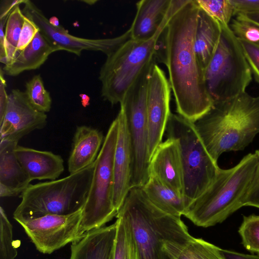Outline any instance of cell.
<instances>
[{"label": "cell", "mask_w": 259, "mask_h": 259, "mask_svg": "<svg viewBox=\"0 0 259 259\" xmlns=\"http://www.w3.org/2000/svg\"><path fill=\"white\" fill-rule=\"evenodd\" d=\"M199 8L195 0H184L166 26V66L177 114L194 123L212 107L204 69L194 50Z\"/></svg>", "instance_id": "cell-1"}, {"label": "cell", "mask_w": 259, "mask_h": 259, "mask_svg": "<svg viewBox=\"0 0 259 259\" xmlns=\"http://www.w3.org/2000/svg\"><path fill=\"white\" fill-rule=\"evenodd\" d=\"M194 123L207 151L217 162L224 152L243 150L259 133V96L244 92L214 103Z\"/></svg>", "instance_id": "cell-2"}, {"label": "cell", "mask_w": 259, "mask_h": 259, "mask_svg": "<svg viewBox=\"0 0 259 259\" xmlns=\"http://www.w3.org/2000/svg\"><path fill=\"white\" fill-rule=\"evenodd\" d=\"M257 163L255 153H249L233 167L220 168L211 184L189 204L183 215L195 225L203 228L224 222L243 206Z\"/></svg>", "instance_id": "cell-3"}, {"label": "cell", "mask_w": 259, "mask_h": 259, "mask_svg": "<svg viewBox=\"0 0 259 259\" xmlns=\"http://www.w3.org/2000/svg\"><path fill=\"white\" fill-rule=\"evenodd\" d=\"M118 212L131 225L141 259H171L164 248L165 241L192 237L181 217L156 207L142 187L131 188Z\"/></svg>", "instance_id": "cell-4"}, {"label": "cell", "mask_w": 259, "mask_h": 259, "mask_svg": "<svg viewBox=\"0 0 259 259\" xmlns=\"http://www.w3.org/2000/svg\"><path fill=\"white\" fill-rule=\"evenodd\" d=\"M94 167V163L61 179L30 184L21 194V201L13 212L14 220L66 215L83 208Z\"/></svg>", "instance_id": "cell-5"}, {"label": "cell", "mask_w": 259, "mask_h": 259, "mask_svg": "<svg viewBox=\"0 0 259 259\" xmlns=\"http://www.w3.org/2000/svg\"><path fill=\"white\" fill-rule=\"evenodd\" d=\"M177 8L171 1L167 15L151 38L145 40L131 38L107 56L99 76L101 83V96L104 100L112 105L120 104L145 68L155 61L156 40Z\"/></svg>", "instance_id": "cell-6"}, {"label": "cell", "mask_w": 259, "mask_h": 259, "mask_svg": "<svg viewBox=\"0 0 259 259\" xmlns=\"http://www.w3.org/2000/svg\"><path fill=\"white\" fill-rule=\"evenodd\" d=\"M217 49L204 70L205 83L213 104L246 92L252 80L241 44L229 25H221Z\"/></svg>", "instance_id": "cell-7"}, {"label": "cell", "mask_w": 259, "mask_h": 259, "mask_svg": "<svg viewBox=\"0 0 259 259\" xmlns=\"http://www.w3.org/2000/svg\"><path fill=\"white\" fill-rule=\"evenodd\" d=\"M165 132L166 137L176 139L179 144L184 196L188 206L211 184L220 167L207 151L193 122L171 113Z\"/></svg>", "instance_id": "cell-8"}, {"label": "cell", "mask_w": 259, "mask_h": 259, "mask_svg": "<svg viewBox=\"0 0 259 259\" xmlns=\"http://www.w3.org/2000/svg\"><path fill=\"white\" fill-rule=\"evenodd\" d=\"M119 130L117 117L111 123L97 159L87 199L83 207V234L100 228L116 217L113 204L114 155Z\"/></svg>", "instance_id": "cell-9"}, {"label": "cell", "mask_w": 259, "mask_h": 259, "mask_svg": "<svg viewBox=\"0 0 259 259\" xmlns=\"http://www.w3.org/2000/svg\"><path fill=\"white\" fill-rule=\"evenodd\" d=\"M155 64L154 61L145 68L120 104L124 112L131 143V188L143 187L149 177L147 96L149 77Z\"/></svg>", "instance_id": "cell-10"}, {"label": "cell", "mask_w": 259, "mask_h": 259, "mask_svg": "<svg viewBox=\"0 0 259 259\" xmlns=\"http://www.w3.org/2000/svg\"><path fill=\"white\" fill-rule=\"evenodd\" d=\"M82 211L81 208L66 215L48 214L16 221L39 252L51 254L85 235L81 230Z\"/></svg>", "instance_id": "cell-11"}, {"label": "cell", "mask_w": 259, "mask_h": 259, "mask_svg": "<svg viewBox=\"0 0 259 259\" xmlns=\"http://www.w3.org/2000/svg\"><path fill=\"white\" fill-rule=\"evenodd\" d=\"M23 5L22 11L24 15L32 20L47 39L60 51H66L78 56L84 50L100 51L107 56L132 38L130 29L119 36L111 38L91 39L74 36L61 25H53L32 2L26 0Z\"/></svg>", "instance_id": "cell-12"}, {"label": "cell", "mask_w": 259, "mask_h": 259, "mask_svg": "<svg viewBox=\"0 0 259 259\" xmlns=\"http://www.w3.org/2000/svg\"><path fill=\"white\" fill-rule=\"evenodd\" d=\"M171 91L169 80L164 72L155 64L149 77L147 96L150 161L156 148L162 142L171 113Z\"/></svg>", "instance_id": "cell-13"}, {"label": "cell", "mask_w": 259, "mask_h": 259, "mask_svg": "<svg viewBox=\"0 0 259 259\" xmlns=\"http://www.w3.org/2000/svg\"><path fill=\"white\" fill-rule=\"evenodd\" d=\"M47 122V114L31 105L25 92L13 89L8 95L4 117L0 120V142L18 143L32 131L44 128Z\"/></svg>", "instance_id": "cell-14"}, {"label": "cell", "mask_w": 259, "mask_h": 259, "mask_svg": "<svg viewBox=\"0 0 259 259\" xmlns=\"http://www.w3.org/2000/svg\"><path fill=\"white\" fill-rule=\"evenodd\" d=\"M149 176L185 198L183 165L176 139L167 137L157 146L150 161Z\"/></svg>", "instance_id": "cell-15"}, {"label": "cell", "mask_w": 259, "mask_h": 259, "mask_svg": "<svg viewBox=\"0 0 259 259\" xmlns=\"http://www.w3.org/2000/svg\"><path fill=\"white\" fill-rule=\"evenodd\" d=\"M119 130L113 160V204L118 212L131 189L132 152L124 110L120 107L117 115Z\"/></svg>", "instance_id": "cell-16"}, {"label": "cell", "mask_w": 259, "mask_h": 259, "mask_svg": "<svg viewBox=\"0 0 259 259\" xmlns=\"http://www.w3.org/2000/svg\"><path fill=\"white\" fill-rule=\"evenodd\" d=\"M15 153L31 181L57 180L64 170L62 157L50 151L17 145Z\"/></svg>", "instance_id": "cell-17"}, {"label": "cell", "mask_w": 259, "mask_h": 259, "mask_svg": "<svg viewBox=\"0 0 259 259\" xmlns=\"http://www.w3.org/2000/svg\"><path fill=\"white\" fill-rule=\"evenodd\" d=\"M18 142H0V196L8 197L21 194L31 180L15 153Z\"/></svg>", "instance_id": "cell-18"}, {"label": "cell", "mask_w": 259, "mask_h": 259, "mask_svg": "<svg viewBox=\"0 0 259 259\" xmlns=\"http://www.w3.org/2000/svg\"><path fill=\"white\" fill-rule=\"evenodd\" d=\"M116 229L115 222L87 232L71 243L69 259H113Z\"/></svg>", "instance_id": "cell-19"}, {"label": "cell", "mask_w": 259, "mask_h": 259, "mask_svg": "<svg viewBox=\"0 0 259 259\" xmlns=\"http://www.w3.org/2000/svg\"><path fill=\"white\" fill-rule=\"evenodd\" d=\"M102 133L86 125L78 126L74 135L68 160L69 174L79 171L93 164L104 142Z\"/></svg>", "instance_id": "cell-20"}, {"label": "cell", "mask_w": 259, "mask_h": 259, "mask_svg": "<svg viewBox=\"0 0 259 259\" xmlns=\"http://www.w3.org/2000/svg\"><path fill=\"white\" fill-rule=\"evenodd\" d=\"M171 0H141L136 3L137 12L130 30L132 38L145 40L157 32L167 14Z\"/></svg>", "instance_id": "cell-21"}, {"label": "cell", "mask_w": 259, "mask_h": 259, "mask_svg": "<svg viewBox=\"0 0 259 259\" xmlns=\"http://www.w3.org/2000/svg\"><path fill=\"white\" fill-rule=\"evenodd\" d=\"M60 51L39 31L29 45L10 63L1 68L4 75L15 76L24 71L39 68L52 53Z\"/></svg>", "instance_id": "cell-22"}, {"label": "cell", "mask_w": 259, "mask_h": 259, "mask_svg": "<svg viewBox=\"0 0 259 259\" xmlns=\"http://www.w3.org/2000/svg\"><path fill=\"white\" fill-rule=\"evenodd\" d=\"M221 33V24L199 8L194 37V50L204 70L217 49Z\"/></svg>", "instance_id": "cell-23"}, {"label": "cell", "mask_w": 259, "mask_h": 259, "mask_svg": "<svg viewBox=\"0 0 259 259\" xmlns=\"http://www.w3.org/2000/svg\"><path fill=\"white\" fill-rule=\"evenodd\" d=\"M142 189L150 201L160 210L178 217L184 215L188 206L185 198L155 177L149 176Z\"/></svg>", "instance_id": "cell-24"}, {"label": "cell", "mask_w": 259, "mask_h": 259, "mask_svg": "<svg viewBox=\"0 0 259 259\" xmlns=\"http://www.w3.org/2000/svg\"><path fill=\"white\" fill-rule=\"evenodd\" d=\"M113 259H141L131 225L126 218L118 212Z\"/></svg>", "instance_id": "cell-25"}, {"label": "cell", "mask_w": 259, "mask_h": 259, "mask_svg": "<svg viewBox=\"0 0 259 259\" xmlns=\"http://www.w3.org/2000/svg\"><path fill=\"white\" fill-rule=\"evenodd\" d=\"M25 15L19 6L11 13L5 28L4 46L0 51V61L7 65L17 56V47L25 19Z\"/></svg>", "instance_id": "cell-26"}, {"label": "cell", "mask_w": 259, "mask_h": 259, "mask_svg": "<svg viewBox=\"0 0 259 259\" xmlns=\"http://www.w3.org/2000/svg\"><path fill=\"white\" fill-rule=\"evenodd\" d=\"M222 249L201 238L193 237L180 245L176 259H226Z\"/></svg>", "instance_id": "cell-27"}, {"label": "cell", "mask_w": 259, "mask_h": 259, "mask_svg": "<svg viewBox=\"0 0 259 259\" xmlns=\"http://www.w3.org/2000/svg\"><path fill=\"white\" fill-rule=\"evenodd\" d=\"M25 91L31 105L37 111L46 113L51 108L52 99L49 92L45 89L39 74L34 76L26 83Z\"/></svg>", "instance_id": "cell-28"}, {"label": "cell", "mask_w": 259, "mask_h": 259, "mask_svg": "<svg viewBox=\"0 0 259 259\" xmlns=\"http://www.w3.org/2000/svg\"><path fill=\"white\" fill-rule=\"evenodd\" d=\"M199 8L218 21L221 25H229L235 16L230 0H195Z\"/></svg>", "instance_id": "cell-29"}, {"label": "cell", "mask_w": 259, "mask_h": 259, "mask_svg": "<svg viewBox=\"0 0 259 259\" xmlns=\"http://www.w3.org/2000/svg\"><path fill=\"white\" fill-rule=\"evenodd\" d=\"M238 232L243 246L259 254V215L243 216Z\"/></svg>", "instance_id": "cell-30"}, {"label": "cell", "mask_w": 259, "mask_h": 259, "mask_svg": "<svg viewBox=\"0 0 259 259\" xmlns=\"http://www.w3.org/2000/svg\"><path fill=\"white\" fill-rule=\"evenodd\" d=\"M17 250L13 238V226L4 209L0 207V259H15Z\"/></svg>", "instance_id": "cell-31"}, {"label": "cell", "mask_w": 259, "mask_h": 259, "mask_svg": "<svg viewBox=\"0 0 259 259\" xmlns=\"http://www.w3.org/2000/svg\"><path fill=\"white\" fill-rule=\"evenodd\" d=\"M229 26L238 39L259 47V25L246 19L235 16Z\"/></svg>", "instance_id": "cell-32"}, {"label": "cell", "mask_w": 259, "mask_h": 259, "mask_svg": "<svg viewBox=\"0 0 259 259\" xmlns=\"http://www.w3.org/2000/svg\"><path fill=\"white\" fill-rule=\"evenodd\" d=\"M238 40L250 67L252 75L256 81L259 83V47L242 40Z\"/></svg>", "instance_id": "cell-33"}, {"label": "cell", "mask_w": 259, "mask_h": 259, "mask_svg": "<svg viewBox=\"0 0 259 259\" xmlns=\"http://www.w3.org/2000/svg\"><path fill=\"white\" fill-rule=\"evenodd\" d=\"M255 153L257 157V163L252 182L244 198L243 206L259 208V149Z\"/></svg>", "instance_id": "cell-34"}, {"label": "cell", "mask_w": 259, "mask_h": 259, "mask_svg": "<svg viewBox=\"0 0 259 259\" xmlns=\"http://www.w3.org/2000/svg\"><path fill=\"white\" fill-rule=\"evenodd\" d=\"M39 30L35 23L26 16L17 47V55L29 45Z\"/></svg>", "instance_id": "cell-35"}, {"label": "cell", "mask_w": 259, "mask_h": 259, "mask_svg": "<svg viewBox=\"0 0 259 259\" xmlns=\"http://www.w3.org/2000/svg\"><path fill=\"white\" fill-rule=\"evenodd\" d=\"M237 13H259V0H230Z\"/></svg>", "instance_id": "cell-36"}, {"label": "cell", "mask_w": 259, "mask_h": 259, "mask_svg": "<svg viewBox=\"0 0 259 259\" xmlns=\"http://www.w3.org/2000/svg\"><path fill=\"white\" fill-rule=\"evenodd\" d=\"M0 78V120H1L3 118L6 110L9 95L6 91V80L2 69H1Z\"/></svg>", "instance_id": "cell-37"}, {"label": "cell", "mask_w": 259, "mask_h": 259, "mask_svg": "<svg viewBox=\"0 0 259 259\" xmlns=\"http://www.w3.org/2000/svg\"><path fill=\"white\" fill-rule=\"evenodd\" d=\"M26 0L3 1L1 4L0 19L8 18L12 11L20 4H23Z\"/></svg>", "instance_id": "cell-38"}, {"label": "cell", "mask_w": 259, "mask_h": 259, "mask_svg": "<svg viewBox=\"0 0 259 259\" xmlns=\"http://www.w3.org/2000/svg\"><path fill=\"white\" fill-rule=\"evenodd\" d=\"M222 251L226 259H259V254H248L223 249Z\"/></svg>", "instance_id": "cell-39"}, {"label": "cell", "mask_w": 259, "mask_h": 259, "mask_svg": "<svg viewBox=\"0 0 259 259\" xmlns=\"http://www.w3.org/2000/svg\"><path fill=\"white\" fill-rule=\"evenodd\" d=\"M236 16L246 19L259 25V13H237Z\"/></svg>", "instance_id": "cell-40"}, {"label": "cell", "mask_w": 259, "mask_h": 259, "mask_svg": "<svg viewBox=\"0 0 259 259\" xmlns=\"http://www.w3.org/2000/svg\"><path fill=\"white\" fill-rule=\"evenodd\" d=\"M47 259H49V258H47Z\"/></svg>", "instance_id": "cell-41"}]
</instances>
